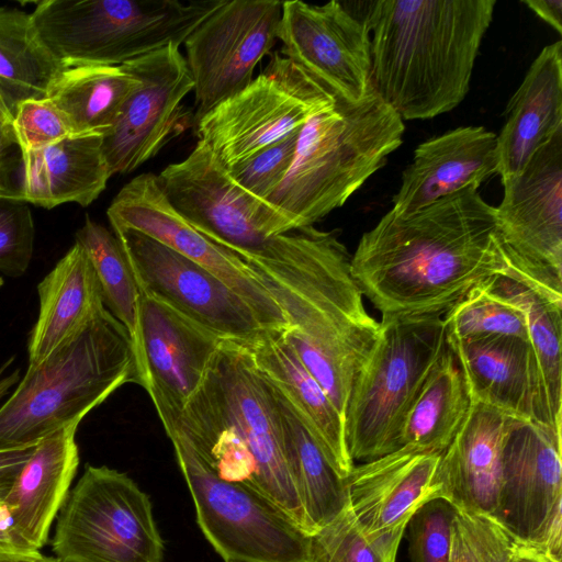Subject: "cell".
I'll return each instance as SVG.
<instances>
[{
    "label": "cell",
    "instance_id": "6da1fadb",
    "mask_svg": "<svg viewBox=\"0 0 562 562\" xmlns=\"http://www.w3.org/2000/svg\"><path fill=\"white\" fill-rule=\"evenodd\" d=\"M171 205L201 234L245 262L278 302L290 328L342 352L363 350L378 323L350 272V256L331 232L281 233L262 200L243 191L199 140L158 176Z\"/></svg>",
    "mask_w": 562,
    "mask_h": 562
},
{
    "label": "cell",
    "instance_id": "7a4b0ae2",
    "mask_svg": "<svg viewBox=\"0 0 562 562\" xmlns=\"http://www.w3.org/2000/svg\"><path fill=\"white\" fill-rule=\"evenodd\" d=\"M507 263L495 207L474 187L422 210H390L366 232L350 272L382 316L441 314Z\"/></svg>",
    "mask_w": 562,
    "mask_h": 562
},
{
    "label": "cell",
    "instance_id": "3957f363",
    "mask_svg": "<svg viewBox=\"0 0 562 562\" xmlns=\"http://www.w3.org/2000/svg\"><path fill=\"white\" fill-rule=\"evenodd\" d=\"M495 0H380L362 20L372 85L404 120H427L465 98Z\"/></svg>",
    "mask_w": 562,
    "mask_h": 562
},
{
    "label": "cell",
    "instance_id": "277c9868",
    "mask_svg": "<svg viewBox=\"0 0 562 562\" xmlns=\"http://www.w3.org/2000/svg\"><path fill=\"white\" fill-rule=\"evenodd\" d=\"M176 427L214 474L247 485L278 505L307 535V522L283 457L271 389L245 347L224 340Z\"/></svg>",
    "mask_w": 562,
    "mask_h": 562
},
{
    "label": "cell",
    "instance_id": "5b68a950",
    "mask_svg": "<svg viewBox=\"0 0 562 562\" xmlns=\"http://www.w3.org/2000/svg\"><path fill=\"white\" fill-rule=\"evenodd\" d=\"M404 131L374 89L359 102L335 98L301 128L288 173L262 202L293 227L313 226L385 165Z\"/></svg>",
    "mask_w": 562,
    "mask_h": 562
},
{
    "label": "cell",
    "instance_id": "8992f818",
    "mask_svg": "<svg viewBox=\"0 0 562 562\" xmlns=\"http://www.w3.org/2000/svg\"><path fill=\"white\" fill-rule=\"evenodd\" d=\"M131 382L139 385L131 337L105 307L43 362L27 366L0 407V450L36 446Z\"/></svg>",
    "mask_w": 562,
    "mask_h": 562
},
{
    "label": "cell",
    "instance_id": "52a82bcc",
    "mask_svg": "<svg viewBox=\"0 0 562 562\" xmlns=\"http://www.w3.org/2000/svg\"><path fill=\"white\" fill-rule=\"evenodd\" d=\"M376 340L353 381L345 414L352 461L400 449L406 415L447 348L441 314L382 316Z\"/></svg>",
    "mask_w": 562,
    "mask_h": 562
},
{
    "label": "cell",
    "instance_id": "ba28073f",
    "mask_svg": "<svg viewBox=\"0 0 562 562\" xmlns=\"http://www.w3.org/2000/svg\"><path fill=\"white\" fill-rule=\"evenodd\" d=\"M165 430L196 524L224 562H313L311 536L286 513L256 490L217 477L179 429Z\"/></svg>",
    "mask_w": 562,
    "mask_h": 562
},
{
    "label": "cell",
    "instance_id": "9c48e42d",
    "mask_svg": "<svg viewBox=\"0 0 562 562\" xmlns=\"http://www.w3.org/2000/svg\"><path fill=\"white\" fill-rule=\"evenodd\" d=\"M52 551L63 562H162L149 496L126 474L87 464L61 506Z\"/></svg>",
    "mask_w": 562,
    "mask_h": 562
},
{
    "label": "cell",
    "instance_id": "30bf717a",
    "mask_svg": "<svg viewBox=\"0 0 562 562\" xmlns=\"http://www.w3.org/2000/svg\"><path fill=\"white\" fill-rule=\"evenodd\" d=\"M335 98L293 61L276 53L240 92L196 120L200 142L226 171L301 131Z\"/></svg>",
    "mask_w": 562,
    "mask_h": 562
},
{
    "label": "cell",
    "instance_id": "8fae6325",
    "mask_svg": "<svg viewBox=\"0 0 562 562\" xmlns=\"http://www.w3.org/2000/svg\"><path fill=\"white\" fill-rule=\"evenodd\" d=\"M562 427L514 417L494 518L520 543L562 562Z\"/></svg>",
    "mask_w": 562,
    "mask_h": 562
},
{
    "label": "cell",
    "instance_id": "7c38bea8",
    "mask_svg": "<svg viewBox=\"0 0 562 562\" xmlns=\"http://www.w3.org/2000/svg\"><path fill=\"white\" fill-rule=\"evenodd\" d=\"M112 229L143 295L225 340L248 342L266 331L243 299L193 260L139 231Z\"/></svg>",
    "mask_w": 562,
    "mask_h": 562
},
{
    "label": "cell",
    "instance_id": "4fadbf2b",
    "mask_svg": "<svg viewBox=\"0 0 562 562\" xmlns=\"http://www.w3.org/2000/svg\"><path fill=\"white\" fill-rule=\"evenodd\" d=\"M282 2L224 0L184 40L195 120L244 90L278 40Z\"/></svg>",
    "mask_w": 562,
    "mask_h": 562
},
{
    "label": "cell",
    "instance_id": "5bb4252c",
    "mask_svg": "<svg viewBox=\"0 0 562 562\" xmlns=\"http://www.w3.org/2000/svg\"><path fill=\"white\" fill-rule=\"evenodd\" d=\"M106 215L112 228L139 231L210 271L250 306L266 330L290 328L258 276L229 250L198 232L171 205L157 175L146 172L130 180L112 200Z\"/></svg>",
    "mask_w": 562,
    "mask_h": 562
},
{
    "label": "cell",
    "instance_id": "9a60e30c",
    "mask_svg": "<svg viewBox=\"0 0 562 562\" xmlns=\"http://www.w3.org/2000/svg\"><path fill=\"white\" fill-rule=\"evenodd\" d=\"M282 55L334 98L359 102L372 91L369 32L339 2H282Z\"/></svg>",
    "mask_w": 562,
    "mask_h": 562
},
{
    "label": "cell",
    "instance_id": "2e32d148",
    "mask_svg": "<svg viewBox=\"0 0 562 562\" xmlns=\"http://www.w3.org/2000/svg\"><path fill=\"white\" fill-rule=\"evenodd\" d=\"M123 66L137 79L102 136L110 175L130 173L156 156L177 131L193 79L180 46L169 45Z\"/></svg>",
    "mask_w": 562,
    "mask_h": 562
},
{
    "label": "cell",
    "instance_id": "e0dca14e",
    "mask_svg": "<svg viewBox=\"0 0 562 562\" xmlns=\"http://www.w3.org/2000/svg\"><path fill=\"white\" fill-rule=\"evenodd\" d=\"M502 182L495 216L503 243L528 263L562 278V130Z\"/></svg>",
    "mask_w": 562,
    "mask_h": 562
},
{
    "label": "cell",
    "instance_id": "ac0fdd59",
    "mask_svg": "<svg viewBox=\"0 0 562 562\" xmlns=\"http://www.w3.org/2000/svg\"><path fill=\"white\" fill-rule=\"evenodd\" d=\"M440 454L401 448L355 465L347 477L348 508L373 541L398 549L412 516L441 497Z\"/></svg>",
    "mask_w": 562,
    "mask_h": 562
},
{
    "label": "cell",
    "instance_id": "d6986e66",
    "mask_svg": "<svg viewBox=\"0 0 562 562\" xmlns=\"http://www.w3.org/2000/svg\"><path fill=\"white\" fill-rule=\"evenodd\" d=\"M140 334L149 394L162 422L175 419L225 340L165 303L143 295Z\"/></svg>",
    "mask_w": 562,
    "mask_h": 562
},
{
    "label": "cell",
    "instance_id": "ffe728a7",
    "mask_svg": "<svg viewBox=\"0 0 562 562\" xmlns=\"http://www.w3.org/2000/svg\"><path fill=\"white\" fill-rule=\"evenodd\" d=\"M447 345L459 361L473 402L515 417L562 427L549 417L528 339L503 335L447 338Z\"/></svg>",
    "mask_w": 562,
    "mask_h": 562
},
{
    "label": "cell",
    "instance_id": "44dd1931",
    "mask_svg": "<svg viewBox=\"0 0 562 562\" xmlns=\"http://www.w3.org/2000/svg\"><path fill=\"white\" fill-rule=\"evenodd\" d=\"M497 167L496 134L483 126L448 131L417 146L391 210L409 214L467 188L477 189Z\"/></svg>",
    "mask_w": 562,
    "mask_h": 562
},
{
    "label": "cell",
    "instance_id": "7402d4cb",
    "mask_svg": "<svg viewBox=\"0 0 562 562\" xmlns=\"http://www.w3.org/2000/svg\"><path fill=\"white\" fill-rule=\"evenodd\" d=\"M71 422L43 438L16 476L1 507L8 529L25 551H40L48 540L54 520L64 505L80 462Z\"/></svg>",
    "mask_w": 562,
    "mask_h": 562
},
{
    "label": "cell",
    "instance_id": "603a6c76",
    "mask_svg": "<svg viewBox=\"0 0 562 562\" xmlns=\"http://www.w3.org/2000/svg\"><path fill=\"white\" fill-rule=\"evenodd\" d=\"M515 416L479 402L440 454L441 497L457 509L494 517L502 485L504 441Z\"/></svg>",
    "mask_w": 562,
    "mask_h": 562
},
{
    "label": "cell",
    "instance_id": "cb8c5ba5",
    "mask_svg": "<svg viewBox=\"0 0 562 562\" xmlns=\"http://www.w3.org/2000/svg\"><path fill=\"white\" fill-rule=\"evenodd\" d=\"M283 331L266 330L256 339L239 344L256 370L299 413L334 470L347 477L355 462L347 447L345 419L285 340Z\"/></svg>",
    "mask_w": 562,
    "mask_h": 562
},
{
    "label": "cell",
    "instance_id": "d4e9b609",
    "mask_svg": "<svg viewBox=\"0 0 562 562\" xmlns=\"http://www.w3.org/2000/svg\"><path fill=\"white\" fill-rule=\"evenodd\" d=\"M497 135V175H517L562 130V41L539 53L504 111Z\"/></svg>",
    "mask_w": 562,
    "mask_h": 562
},
{
    "label": "cell",
    "instance_id": "484cf974",
    "mask_svg": "<svg viewBox=\"0 0 562 562\" xmlns=\"http://www.w3.org/2000/svg\"><path fill=\"white\" fill-rule=\"evenodd\" d=\"M40 311L27 341L29 366L43 362L105 308L85 248L72 247L37 284Z\"/></svg>",
    "mask_w": 562,
    "mask_h": 562
},
{
    "label": "cell",
    "instance_id": "4316f807",
    "mask_svg": "<svg viewBox=\"0 0 562 562\" xmlns=\"http://www.w3.org/2000/svg\"><path fill=\"white\" fill-rule=\"evenodd\" d=\"M111 177L102 135H77L45 148L22 153L23 200L45 209L75 202L90 205Z\"/></svg>",
    "mask_w": 562,
    "mask_h": 562
},
{
    "label": "cell",
    "instance_id": "83f0119b",
    "mask_svg": "<svg viewBox=\"0 0 562 562\" xmlns=\"http://www.w3.org/2000/svg\"><path fill=\"white\" fill-rule=\"evenodd\" d=\"M269 385L279 418L284 461L314 535L348 507L346 481L328 462L288 398L271 383Z\"/></svg>",
    "mask_w": 562,
    "mask_h": 562
},
{
    "label": "cell",
    "instance_id": "f1b7e54d",
    "mask_svg": "<svg viewBox=\"0 0 562 562\" xmlns=\"http://www.w3.org/2000/svg\"><path fill=\"white\" fill-rule=\"evenodd\" d=\"M471 404L462 369L447 345L406 415L400 449L441 454L460 430Z\"/></svg>",
    "mask_w": 562,
    "mask_h": 562
},
{
    "label": "cell",
    "instance_id": "f546056e",
    "mask_svg": "<svg viewBox=\"0 0 562 562\" xmlns=\"http://www.w3.org/2000/svg\"><path fill=\"white\" fill-rule=\"evenodd\" d=\"M481 284L524 311L549 417L553 424L562 425V297L504 274L493 276Z\"/></svg>",
    "mask_w": 562,
    "mask_h": 562
},
{
    "label": "cell",
    "instance_id": "4dcf8cb0",
    "mask_svg": "<svg viewBox=\"0 0 562 562\" xmlns=\"http://www.w3.org/2000/svg\"><path fill=\"white\" fill-rule=\"evenodd\" d=\"M40 41L31 14L0 7V93L11 109L48 98L67 70Z\"/></svg>",
    "mask_w": 562,
    "mask_h": 562
},
{
    "label": "cell",
    "instance_id": "1f68e13d",
    "mask_svg": "<svg viewBox=\"0 0 562 562\" xmlns=\"http://www.w3.org/2000/svg\"><path fill=\"white\" fill-rule=\"evenodd\" d=\"M137 79L123 66L67 69L48 99L68 120L75 135H104L116 120Z\"/></svg>",
    "mask_w": 562,
    "mask_h": 562
},
{
    "label": "cell",
    "instance_id": "d6a6232c",
    "mask_svg": "<svg viewBox=\"0 0 562 562\" xmlns=\"http://www.w3.org/2000/svg\"><path fill=\"white\" fill-rule=\"evenodd\" d=\"M76 241L85 248L93 263L105 307L131 337L139 385L146 389L139 314L142 293L119 239L114 233L87 216L76 233Z\"/></svg>",
    "mask_w": 562,
    "mask_h": 562
},
{
    "label": "cell",
    "instance_id": "836d02e7",
    "mask_svg": "<svg viewBox=\"0 0 562 562\" xmlns=\"http://www.w3.org/2000/svg\"><path fill=\"white\" fill-rule=\"evenodd\" d=\"M443 323L447 338L450 339L499 335L528 339L524 311L487 292L482 284L474 286L456 302L443 314Z\"/></svg>",
    "mask_w": 562,
    "mask_h": 562
},
{
    "label": "cell",
    "instance_id": "e575fe53",
    "mask_svg": "<svg viewBox=\"0 0 562 562\" xmlns=\"http://www.w3.org/2000/svg\"><path fill=\"white\" fill-rule=\"evenodd\" d=\"M520 543L493 516L457 509L449 562H516Z\"/></svg>",
    "mask_w": 562,
    "mask_h": 562
},
{
    "label": "cell",
    "instance_id": "d590c367",
    "mask_svg": "<svg viewBox=\"0 0 562 562\" xmlns=\"http://www.w3.org/2000/svg\"><path fill=\"white\" fill-rule=\"evenodd\" d=\"M311 541L313 562H396L398 551L369 539L348 507Z\"/></svg>",
    "mask_w": 562,
    "mask_h": 562
},
{
    "label": "cell",
    "instance_id": "8d00e7d4",
    "mask_svg": "<svg viewBox=\"0 0 562 562\" xmlns=\"http://www.w3.org/2000/svg\"><path fill=\"white\" fill-rule=\"evenodd\" d=\"M35 226L29 203L19 192L0 190V272L18 278L31 263Z\"/></svg>",
    "mask_w": 562,
    "mask_h": 562
},
{
    "label": "cell",
    "instance_id": "74e56055",
    "mask_svg": "<svg viewBox=\"0 0 562 562\" xmlns=\"http://www.w3.org/2000/svg\"><path fill=\"white\" fill-rule=\"evenodd\" d=\"M457 508L436 497L425 503L409 519L404 536L409 562H449L450 528Z\"/></svg>",
    "mask_w": 562,
    "mask_h": 562
},
{
    "label": "cell",
    "instance_id": "f35d334b",
    "mask_svg": "<svg viewBox=\"0 0 562 562\" xmlns=\"http://www.w3.org/2000/svg\"><path fill=\"white\" fill-rule=\"evenodd\" d=\"M13 131L21 153L38 150L77 136L66 116L48 98L19 103L14 110Z\"/></svg>",
    "mask_w": 562,
    "mask_h": 562
},
{
    "label": "cell",
    "instance_id": "ab89813d",
    "mask_svg": "<svg viewBox=\"0 0 562 562\" xmlns=\"http://www.w3.org/2000/svg\"><path fill=\"white\" fill-rule=\"evenodd\" d=\"M299 133L260 150L228 171V176L243 191L258 200H265L288 173L294 158Z\"/></svg>",
    "mask_w": 562,
    "mask_h": 562
},
{
    "label": "cell",
    "instance_id": "60d3db41",
    "mask_svg": "<svg viewBox=\"0 0 562 562\" xmlns=\"http://www.w3.org/2000/svg\"><path fill=\"white\" fill-rule=\"evenodd\" d=\"M35 446L0 450V506L11 491L22 468L34 451Z\"/></svg>",
    "mask_w": 562,
    "mask_h": 562
},
{
    "label": "cell",
    "instance_id": "b9f144b4",
    "mask_svg": "<svg viewBox=\"0 0 562 562\" xmlns=\"http://www.w3.org/2000/svg\"><path fill=\"white\" fill-rule=\"evenodd\" d=\"M14 112L0 93V190H8L4 186V157L8 150L16 145L13 131Z\"/></svg>",
    "mask_w": 562,
    "mask_h": 562
},
{
    "label": "cell",
    "instance_id": "7bdbcfd3",
    "mask_svg": "<svg viewBox=\"0 0 562 562\" xmlns=\"http://www.w3.org/2000/svg\"><path fill=\"white\" fill-rule=\"evenodd\" d=\"M522 2L559 34H562L561 0H524Z\"/></svg>",
    "mask_w": 562,
    "mask_h": 562
},
{
    "label": "cell",
    "instance_id": "ee69618b",
    "mask_svg": "<svg viewBox=\"0 0 562 562\" xmlns=\"http://www.w3.org/2000/svg\"><path fill=\"white\" fill-rule=\"evenodd\" d=\"M33 551H25L13 540L7 526H0V561ZM36 552V551H35Z\"/></svg>",
    "mask_w": 562,
    "mask_h": 562
},
{
    "label": "cell",
    "instance_id": "f6af8a7d",
    "mask_svg": "<svg viewBox=\"0 0 562 562\" xmlns=\"http://www.w3.org/2000/svg\"><path fill=\"white\" fill-rule=\"evenodd\" d=\"M14 361V356L8 359L1 367H0V401L7 396L10 392V390L19 383L21 380L20 376V369H15L11 373H8L7 375H3L5 370L11 366V363Z\"/></svg>",
    "mask_w": 562,
    "mask_h": 562
},
{
    "label": "cell",
    "instance_id": "bcb514c9",
    "mask_svg": "<svg viewBox=\"0 0 562 562\" xmlns=\"http://www.w3.org/2000/svg\"><path fill=\"white\" fill-rule=\"evenodd\" d=\"M516 562H559L549 555L544 554L543 552L528 547L520 544L518 548V553L516 558Z\"/></svg>",
    "mask_w": 562,
    "mask_h": 562
},
{
    "label": "cell",
    "instance_id": "7dc6e473",
    "mask_svg": "<svg viewBox=\"0 0 562 562\" xmlns=\"http://www.w3.org/2000/svg\"><path fill=\"white\" fill-rule=\"evenodd\" d=\"M0 562H63L56 557L43 555L40 551L26 552Z\"/></svg>",
    "mask_w": 562,
    "mask_h": 562
},
{
    "label": "cell",
    "instance_id": "c3c4849f",
    "mask_svg": "<svg viewBox=\"0 0 562 562\" xmlns=\"http://www.w3.org/2000/svg\"><path fill=\"white\" fill-rule=\"evenodd\" d=\"M2 283H3V280H2V279H0V286L2 285Z\"/></svg>",
    "mask_w": 562,
    "mask_h": 562
},
{
    "label": "cell",
    "instance_id": "681fc988",
    "mask_svg": "<svg viewBox=\"0 0 562 562\" xmlns=\"http://www.w3.org/2000/svg\"><path fill=\"white\" fill-rule=\"evenodd\" d=\"M0 509H1V506H0Z\"/></svg>",
    "mask_w": 562,
    "mask_h": 562
}]
</instances>
